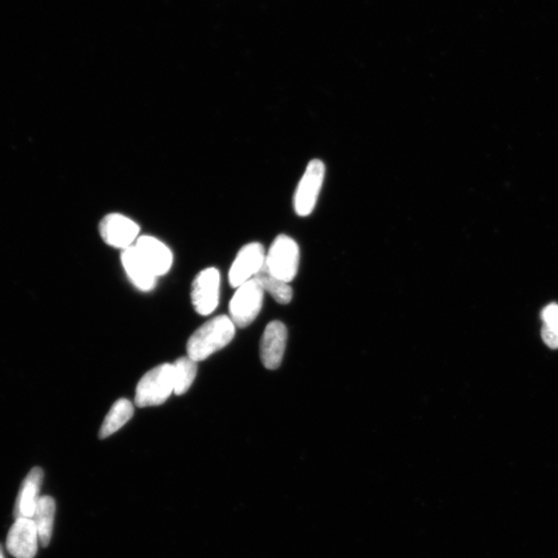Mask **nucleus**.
Listing matches in <instances>:
<instances>
[{"mask_svg": "<svg viewBox=\"0 0 558 558\" xmlns=\"http://www.w3.org/2000/svg\"><path fill=\"white\" fill-rule=\"evenodd\" d=\"M174 393L184 395L193 385L198 373V362L190 357H181L174 362Z\"/></svg>", "mask_w": 558, "mask_h": 558, "instance_id": "17", "label": "nucleus"}, {"mask_svg": "<svg viewBox=\"0 0 558 558\" xmlns=\"http://www.w3.org/2000/svg\"><path fill=\"white\" fill-rule=\"evenodd\" d=\"M121 258L124 271L133 285L142 292L153 291L158 278L143 260L136 247L123 249Z\"/></svg>", "mask_w": 558, "mask_h": 558, "instance_id": "13", "label": "nucleus"}, {"mask_svg": "<svg viewBox=\"0 0 558 558\" xmlns=\"http://www.w3.org/2000/svg\"><path fill=\"white\" fill-rule=\"evenodd\" d=\"M265 291L255 278L237 287L230 303V318L240 328L252 324L262 310Z\"/></svg>", "mask_w": 558, "mask_h": 558, "instance_id": "4", "label": "nucleus"}, {"mask_svg": "<svg viewBox=\"0 0 558 558\" xmlns=\"http://www.w3.org/2000/svg\"><path fill=\"white\" fill-rule=\"evenodd\" d=\"M325 175L326 166L321 160H312L309 162L295 193L294 208L297 216L306 217L315 210Z\"/></svg>", "mask_w": 558, "mask_h": 558, "instance_id": "5", "label": "nucleus"}, {"mask_svg": "<svg viewBox=\"0 0 558 558\" xmlns=\"http://www.w3.org/2000/svg\"><path fill=\"white\" fill-rule=\"evenodd\" d=\"M140 225L122 213L106 215L98 224V233L102 240L111 248L127 249L133 247L140 234Z\"/></svg>", "mask_w": 558, "mask_h": 558, "instance_id": "6", "label": "nucleus"}, {"mask_svg": "<svg viewBox=\"0 0 558 558\" xmlns=\"http://www.w3.org/2000/svg\"><path fill=\"white\" fill-rule=\"evenodd\" d=\"M235 324L228 316L209 319L187 342V356L199 362L227 347L235 336Z\"/></svg>", "mask_w": 558, "mask_h": 558, "instance_id": "1", "label": "nucleus"}, {"mask_svg": "<svg viewBox=\"0 0 558 558\" xmlns=\"http://www.w3.org/2000/svg\"><path fill=\"white\" fill-rule=\"evenodd\" d=\"M265 248L260 242H250L238 252L229 272L232 287H238L254 279L265 265Z\"/></svg>", "mask_w": 558, "mask_h": 558, "instance_id": "8", "label": "nucleus"}, {"mask_svg": "<svg viewBox=\"0 0 558 558\" xmlns=\"http://www.w3.org/2000/svg\"><path fill=\"white\" fill-rule=\"evenodd\" d=\"M221 287V273L209 267L199 272L192 285V303L200 316H209L216 310Z\"/></svg>", "mask_w": 558, "mask_h": 558, "instance_id": "7", "label": "nucleus"}, {"mask_svg": "<svg viewBox=\"0 0 558 558\" xmlns=\"http://www.w3.org/2000/svg\"><path fill=\"white\" fill-rule=\"evenodd\" d=\"M544 326L558 334V305L550 304L543 310Z\"/></svg>", "mask_w": 558, "mask_h": 558, "instance_id": "18", "label": "nucleus"}, {"mask_svg": "<svg viewBox=\"0 0 558 558\" xmlns=\"http://www.w3.org/2000/svg\"><path fill=\"white\" fill-rule=\"evenodd\" d=\"M40 538L34 520L18 518L9 530L5 546L16 558H34L39 549Z\"/></svg>", "mask_w": 558, "mask_h": 558, "instance_id": "9", "label": "nucleus"}, {"mask_svg": "<svg viewBox=\"0 0 558 558\" xmlns=\"http://www.w3.org/2000/svg\"><path fill=\"white\" fill-rule=\"evenodd\" d=\"M299 263L300 249L297 242L285 234L275 238L265 260V264L273 277L288 284L296 278Z\"/></svg>", "mask_w": 558, "mask_h": 558, "instance_id": "3", "label": "nucleus"}, {"mask_svg": "<svg viewBox=\"0 0 558 558\" xmlns=\"http://www.w3.org/2000/svg\"><path fill=\"white\" fill-rule=\"evenodd\" d=\"M174 365L165 363L143 375L136 389L138 407L158 406L165 404L174 393Z\"/></svg>", "mask_w": 558, "mask_h": 558, "instance_id": "2", "label": "nucleus"}, {"mask_svg": "<svg viewBox=\"0 0 558 558\" xmlns=\"http://www.w3.org/2000/svg\"><path fill=\"white\" fill-rule=\"evenodd\" d=\"M43 479V472L41 468L31 469L27 478L24 479L15 503V519L33 518L36 505L41 498Z\"/></svg>", "mask_w": 558, "mask_h": 558, "instance_id": "12", "label": "nucleus"}, {"mask_svg": "<svg viewBox=\"0 0 558 558\" xmlns=\"http://www.w3.org/2000/svg\"><path fill=\"white\" fill-rule=\"evenodd\" d=\"M542 337L547 346L551 349H558V334L556 332L550 330L546 326L542 329Z\"/></svg>", "mask_w": 558, "mask_h": 558, "instance_id": "19", "label": "nucleus"}, {"mask_svg": "<svg viewBox=\"0 0 558 558\" xmlns=\"http://www.w3.org/2000/svg\"><path fill=\"white\" fill-rule=\"evenodd\" d=\"M0 558H5L4 555V549H3L2 545H0Z\"/></svg>", "mask_w": 558, "mask_h": 558, "instance_id": "20", "label": "nucleus"}, {"mask_svg": "<svg viewBox=\"0 0 558 558\" xmlns=\"http://www.w3.org/2000/svg\"><path fill=\"white\" fill-rule=\"evenodd\" d=\"M287 341V329L284 323L272 321L267 325L260 344V357L269 371L279 368L284 359Z\"/></svg>", "mask_w": 558, "mask_h": 558, "instance_id": "10", "label": "nucleus"}, {"mask_svg": "<svg viewBox=\"0 0 558 558\" xmlns=\"http://www.w3.org/2000/svg\"><path fill=\"white\" fill-rule=\"evenodd\" d=\"M135 247L156 278L164 277L173 265V254L158 238L143 235L138 238Z\"/></svg>", "mask_w": 558, "mask_h": 558, "instance_id": "11", "label": "nucleus"}, {"mask_svg": "<svg viewBox=\"0 0 558 558\" xmlns=\"http://www.w3.org/2000/svg\"><path fill=\"white\" fill-rule=\"evenodd\" d=\"M56 511L55 500L51 497H41L37 503L33 519L39 532L40 544L47 547L53 534L54 517Z\"/></svg>", "mask_w": 558, "mask_h": 558, "instance_id": "14", "label": "nucleus"}, {"mask_svg": "<svg viewBox=\"0 0 558 558\" xmlns=\"http://www.w3.org/2000/svg\"><path fill=\"white\" fill-rule=\"evenodd\" d=\"M134 416V405L129 399H118L112 405L108 415L106 416L102 428L98 432L100 440L114 435L116 431L122 428Z\"/></svg>", "mask_w": 558, "mask_h": 558, "instance_id": "15", "label": "nucleus"}, {"mask_svg": "<svg viewBox=\"0 0 558 558\" xmlns=\"http://www.w3.org/2000/svg\"><path fill=\"white\" fill-rule=\"evenodd\" d=\"M255 279L260 282L263 290L271 295L279 304H287L293 298V288L287 282L281 280L269 271L266 264L256 273Z\"/></svg>", "mask_w": 558, "mask_h": 558, "instance_id": "16", "label": "nucleus"}]
</instances>
